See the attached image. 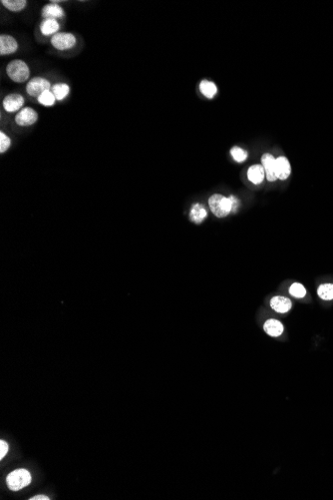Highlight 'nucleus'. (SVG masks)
Listing matches in <instances>:
<instances>
[{
    "instance_id": "1",
    "label": "nucleus",
    "mask_w": 333,
    "mask_h": 500,
    "mask_svg": "<svg viewBox=\"0 0 333 500\" xmlns=\"http://www.w3.org/2000/svg\"><path fill=\"white\" fill-rule=\"evenodd\" d=\"M31 474L24 468H19L12 471L6 477V484L10 490L18 491L28 486L31 482Z\"/></svg>"
},
{
    "instance_id": "2",
    "label": "nucleus",
    "mask_w": 333,
    "mask_h": 500,
    "mask_svg": "<svg viewBox=\"0 0 333 500\" xmlns=\"http://www.w3.org/2000/svg\"><path fill=\"white\" fill-rule=\"evenodd\" d=\"M8 77L15 83H24L30 77V69L23 60H13L6 67Z\"/></svg>"
},
{
    "instance_id": "3",
    "label": "nucleus",
    "mask_w": 333,
    "mask_h": 500,
    "mask_svg": "<svg viewBox=\"0 0 333 500\" xmlns=\"http://www.w3.org/2000/svg\"><path fill=\"white\" fill-rule=\"evenodd\" d=\"M211 211L218 218H224L231 212V202L229 198L221 194H215L209 199Z\"/></svg>"
},
{
    "instance_id": "4",
    "label": "nucleus",
    "mask_w": 333,
    "mask_h": 500,
    "mask_svg": "<svg viewBox=\"0 0 333 500\" xmlns=\"http://www.w3.org/2000/svg\"><path fill=\"white\" fill-rule=\"evenodd\" d=\"M51 87L50 81H48L45 78L42 77H35L32 78L26 86V91L27 93L32 96V97H39L43 92L49 91Z\"/></svg>"
},
{
    "instance_id": "5",
    "label": "nucleus",
    "mask_w": 333,
    "mask_h": 500,
    "mask_svg": "<svg viewBox=\"0 0 333 500\" xmlns=\"http://www.w3.org/2000/svg\"><path fill=\"white\" fill-rule=\"evenodd\" d=\"M51 44L57 50H67L73 48L76 44V37L72 33L61 32L52 36Z\"/></svg>"
},
{
    "instance_id": "6",
    "label": "nucleus",
    "mask_w": 333,
    "mask_h": 500,
    "mask_svg": "<svg viewBox=\"0 0 333 500\" xmlns=\"http://www.w3.org/2000/svg\"><path fill=\"white\" fill-rule=\"evenodd\" d=\"M38 120L37 112L30 107L21 109L15 116V123L19 126H30L36 123Z\"/></svg>"
},
{
    "instance_id": "7",
    "label": "nucleus",
    "mask_w": 333,
    "mask_h": 500,
    "mask_svg": "<svg viewBox=\"0 0 333 500\" xmlns=\"http://www.w3.org/2000/svg\"><path fill=\"white\" fill-rule=\"evenodd\" d=\"M261 164L264 169L266 178L269 182H274L276 176V159L271 154H263L261 157Z\"/></svg>"
},
{
    "instance_id": "8",
    "label": "nucleus",
    "mask_w": 333,
    "mask_h": 500,
    "mask_svg": "<svg viewBox=\"0 0 333 500\" xmlns=\"http://www.w3.org/2000/svg\"><path fill=\"white\" fill-rule=\"evenodd\" d=\"M24 98L22 95L20 94H9L7 96H5V98L3 99V108L5 111L9 112V113H13V112H16L18 110H21L23 109V105H24Z\"/></svg>"
},
{
    "instance_id": "9",
    "label": "nucleus",
    "mask_w": 333,
    "mask_h": 500,
    "mask_svg": "<svg viewBox=\"0 0 333 500\" xmlns=\"http://www.w3.org/2000/svg\"><path fill=\"white\" fill-rule=\"evenodd\" d=\"M18 49V43L16 39L11 35L2 34L0 36V54L9 55L16 52Z\"/></svg>"
},
{
    "instance_id": "10",
    "label": "nucleus",
    "mask_w": 333,
    "mask_h": 500,
    "mask_svg": "<svg viewBox=\"0 0 333 500\" xmlns=\"http://www.w3.org/2000/svg\"><path fill=\"white\" fill-rule=\"evenodd\" d=\"M65 15V12H64V9L56 4V3H49L47 5H45L42 9V17L44 19H59V18H63Z\"/></svg>"
},
{
    "instance_id": "11",
    "label": "nucleus",
    "mask_w": 333,
    "mask_h": 500,
    "mask_svg": "<svg viewBox=\"0 0 333 500\" xmlns=\"http://www.w3.org/2000/svg\"><path fill=\"white\" fill-rule=\"evenodd\" d=\"M270 307L272 310H274L276 313L280 314H286L288 313L292 307V301L288 298L284 297H274L270 301Z\"/></svg>"
},
{
    "instance_id": "12",
    "label": "nucleus",
    "mask_w": 333,
    "mask_h": 500,
    "mask_svg": "<svg viewBox=\"0 0 333 500\" xmlns=\"http://www.w3.org/2000/svg\"><path fill=\"white\" fill-rule=\"evenodd\" d=\"M292 169H291V164L288 158L286 157H278L276 159V176L277 179L280 180H286L289 178L291 175Z\"/></svg>"
},
{
    "instance_id": "13",
    "label": "nucleus",
    "mask_w": 333,
    "mask_h": 500,
    "mask_svg": "<svg viewBox=\"0 0 333 500\" xmlns=\"http://www.w3.org/2000/svg\"><path fill=\"white\" fill-rule=\"evenodd\" d=\"M59 28V22L55 19H44L40 25V31L45 36L57 34Z\"/></svg>"
},
{
    "instance_id": "14",
    "label": "nucleus",
    "mask_w": 333,
    "mask_h": 500,
    "mask_svg": "<svg viewBox=\"0 0 333 500\" xmlns=\"http://www.w3.org/2000/svg\"><path fill=\"white\" fill-rule=\"evenodd\" d=\"M208 217V211L203 205L197 203L189 211V220L196 224H201Z\"/></svg>"
},
{
    "instance_id": "15",
    "label": "nucleus",
    "mask_w": 333,
    "mask_h": 500,
    "mask_svg": "<svg viewBox=\"0 0 333 500\" xmlns=\"http://www.w3.org/2000/svg\"><path fill=\"white\" fill-rule=\"evenodd\" d=\"M265 332L271 337H279L283 332L282 323L276 320H268L264 323L263 326Z\"/></svg>"
},
{
    "instance_id": "16",
    "label": "nucleus",
    "mask_w": 333,
    "mask_h": 500,
    "mask_svg": "<svg viewBox=\"0 0 333 500\" xmlns=\"http://www.w3.org/2000/svg\"><path fill=\"white\" fill-rule=\"evenodd\" d=\"M200 90L203 93V95L209 99H213L218 92V88L216 84L209 80H203L200 83Z\"/></svg>"
},
{
    "instance_id": "17",
    "label": "nucleus",
    "mask_w": 333,
    "mask_h": 500,
    "mask_svg": "<svg viewBox=\"0 0 333 500\" xmlns=\"http://www.w3.org/2000/svg\"><path fill=\"white\" fill-rule=\"evenodd\" d=\"M264 169L261 165H254L248 170V177L254 184H260L264 179Z\"/></svg>"
},
{
    "instance_id": "18",
    "label": "nucleus",
    "mask_w": 333,
    "mask_h": 500,
    "mask_svg": "<svg viewBox=\"0 0 333 500\" xmlns=\"http://www.w3.org/2000/svg\"><path fill=\"white\" fill-rule=\"evenodd\" d=\"M52 93L54 94L56 100L61 101L64 98H66L70 92V87L66 83H57L52 86L51 88Z\"/></svg>"
},
{
    "instance_id": "19",
    "label": "nucleus",
    "mask_w": 333,
    "mask_h": 500,
    "mask_svg": "<svg viewBox=\"0 0 333 500\" xmlns=\"http://www.w3.org/2000/svg\"><path fill=\"white\" fill-rule=\"evenodd\" d=\"M1 4L12 12H19L23 10L27 4L25 0H2Z\"/></svg>"
},
{
    "instance_id": "20",
    "label": "nucleus",
    "mask_w": 333,
    "mask_h": 500,
    "mask_svg": "<svg viewBox=\"0 0 333 500\" xmlns=\"http://www.w3.org/2000/svg\"><path fill=\"white\" fill-rule=\"evenodd\" d=\"M37 100L40 104H42L43 106H46V107L53 106L55 104V102H56V98H55L54 94L52 93V91H50V90L43 92L38 97Z\"/></svg>"
},
{
    "instance_id": "21",
    "label": "nucleus",
    "mask_w": 333,
    "mask_h": 500,
    "mask_svg": "<svg viewBox=\"0 0 333 500\" xmlns=\"http://www.w3.org/2000/svg\"><path fill=\"white\" fill-rule=\"evenodd\" d=\"M318 296L325 301H330L333 299V284H323L319 286L317 289Z\"/></svg>"
},
{
    "instance_id": "22",
    "label": "nucleus",
    "mask_w": 333,
    "mask_h": 500,
    "mask_svg": "<svg viewBox=\"0 0 333 500\" xmlns=\"http://www.w3.org/2000/svg\"><path fill=\"white\" fill-rule=\"evenodd\" d=\"M230 154L233 158L234 161L239 162V163H242L244 162L247 158H248V153L247 151L243 150L242 148L240 147H233L231 150H230Z\"/></svg>"
},
{
    "instance_id": "23",
    "label": "nucleus",
    "mask_w": 333,
    "mask_h": 500,
    "mask_svg": "<svg viewBox=\"0 0 333 500\" xmlns=\"http://www.w3.org/2000/svg\"><path fill=\"white\" fill-rule=\"evenodd\" d=\"M290 294L295 297V298H298V299H301V298H304L305 295H306V289L305 287L302 286L301 284L299 283H295L291 286V288H290Z\"/></svg>"
},
{
    "instance_id": "24",
    "label": "nucleus",
    "mask_w": 333,
    "mask_h": 500,
    "mask_svg": "<svg viewBox=\"0 0 333 500\" xmlns=\"http://www.w3.org/2000/svg\"><path fill=\"white\" fill-rule=\"evenodd\" d=\"M10 144H11L10 138L4 132L1 131L0 132V152L4 153L6 150H8V148L10 147Z\"/></svg>"
},
{
    "instance_id": "25",
    "label": "nucleus",
    "mask_w": 333,
    "mask_h": 500,
    "mask_svg": "<svg viewBox=\"0 0 333 500\" xmlns=\"http://www.w3.org/2000/svg\"><path fill=\"white\" fill-rule=\"evenodd\" d=\"M8 452V444L4 440L0 441V459L2 460Z\"/></svg>"
},
{
    "instance_id": "26",
    "label": "nucleus",
    "mask_w": 333,
    "mask_h": 500,
    "mask_svg": "<svg viewBox=\"0 0 333 500\" xmlns=\"http://www.w3.org/2000/svg\"><path fill=\"white\" fill-rule=\"evenodd\" d=\"M229 200L231 202V212H236L237 209H239V205H240V200L234 197V196H230L229 197Z\"/></svg>"
},
{
    "instance_id": "27",
    "label": "nucleus",
    "mask_w": 333,
    "mask_h": 500,
    "mask_svg": "<svg viewBox=\"0 0 333 500\" xmlns=\"http://www.w3.org/2000/svg\"><path fill=\"white\" fill-rule=\"evenodd\" d=\"M30 500H49L50 498L48 496H45V495H36L34 497H31L29 498Z\"/></svg>"
}]
</instances>
